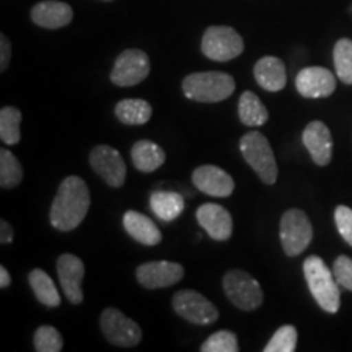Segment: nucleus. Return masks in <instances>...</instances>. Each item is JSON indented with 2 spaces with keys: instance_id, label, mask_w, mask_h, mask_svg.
Masks as SVG:
<instances>
[{
  "instance_id": "f257e3e1",
  "label": "nucleus",
  "mask_w": 352,
  "mask_h": 352,
  "mask_svg": "<svg viewBox=\"0 0 352 352\" xmlns=\"http://www.w3.org/2000/svg\"><path fill=\"white\" fill-rule=\"evenodd\" d=\"M90 189L80 176H67L59 184L50 210L51 226L59 232L77 228L90 209Z\"/></svg>"
},
{
  "instance_id": "f03ea898",
  "label": "nucleus",
  "mask_w": 352,
  "mask_h": 352,
  "mask_svg": "<svg viewBox=\"0 0 352 352\" xmlns=\"http://www.w3.org/2000/svg\"><path fill=\"white\" fill-rule=\"evenodd\" d=\"M303 276L316 303L328 314H338L341 307L340 284L327 263L320 256H308L303 261Z\"/></svg>"
},
{
  "instance_id": "7ed1b4c3",
  "label": "nucleus",
  "mask_w": 352,
  "mask_h": 352,
  "mask_svg": "<svg viewBox=\"0 0 352 352\" xmlns=\"http://www.w3.org/2000/svg\"><path fill=\"white\" fill-rule=\"evenodd\" d=\"M186 98L199 103H219L227 100L235 91V80L232 76L220 70L195 72L184 77L182 83Z\"/></svg>"
},
{
  "instance_id": "20e7f679",
  "label": "nucleus",
  "mask_w": 352,
  "mask_h": 352,
  "mask_svg": "<svg viewBox=\"0 0 352 352\" xmlns=\"http://www.w3.org/2000/svg\"><path fill=\"white\" fill-rule=\"evenodd\" d=\"M240 152L254 173L264 184H274L277 182V162L272 152L270 140L258 131L246 132L240 140Z\"/></svg>"
},
{
  "instance_id": "39448f33",
  "label": "nucleus",
  "mask_w": 352,
  "mask_h": 352,
  "mask_svg": "<svg viewBox=\"0 0 352 352\" xmlns=\"http://www.w3.org/2000/svg\"><path fill=\"white\" fill-rule=\"evenodd\" d=\"M279 236L284 253L287 256L294 258L302 254L314 239V227H311L308 215L300 209L285 210L280 217Z\"/></svg>"
},
{
  "instance_id": "423d86ee",
  "label": "nucleus",
  "mask_w": 352,
  "mask_h": 352,
  "mask_svg": "<svg viewBox=\"0 0 352 352\" xmlns=\"http://www.w3.org/2000/svg\"><path fill=\"white\" fill-rule=\"evenodd\" d=\"M223 292L233 305L243 311H253L263 305L264 292L261 285L246 271L232 270L223 276Z\"/></svg>"
},
{
  "instance_id": "0eeeda50",
  "label": "nucleus",
  "mask_w": 352,
  "mask_h": 352,
  "mask_svg": "<svg viewBox=\"0 0 352 352\" xmlns=\"http://www.w3.org/2000/svg\"><path fill=\"white\" fill-rule=\"evenodd\" d=\"M243 50V38L232 26H209L202 34L201 51L210 60L227 63L239 57Z\"/></svg>"
},
{
  "instance_id": "6e6552de",
  "label": "nucleus",
  "mask_w": 352,
  "mask_h": 352,
  "mask_svg": "<svg viewBox=\"0 0 352 352\" xmlns=\"http://www.w3.org/2000/svg\"><path fill=\"white\" fill-rule=\"evenodd\" d=\"M100 327L108 342L118 347H134L142 340V329L134 320L114 307L104 308Z\"/></svg>"
},
{
  "instance_id": "1a4fd4ad",
  "label": "nucleus",
  "mask_w": 352,
  "mask_h": 352,
  "mask_svg": "<svg viewBox=\"0 0 352 352\" xmlns=\"http://www.w3.org/2000/svg\"><path fill=\"white\" fill-rule=\"evenodd\" d=\"M173 310L192 324H212L219 320V310L208 297L196 290H178L171 300Z\"/></svg>"
},
{
  "instance_id": "9d476101",
  "label": "nucleus",
  "mask_w": 352,
  "mask_h": 352,
  "mask_svg": "<svg viewBox=\"0 0 352 352\" xmlns=\"http://www.w3.org/2000/svg\"><path fill=\"white\" fill-rule=\"evenodd\" d=\"M151 74V59L140 50H126L118 56L109 80L116 87H134Z\"/></svg>"
},
{
  "instance_id": "9b49d317",
  "label": "nucleus",
  "mask_w": 352,
  "mask_h": 352,
  "mask_svg": "<svg viewBox=\"0 0 352 352\" xmlns=\"http://www.w3.org/2000/svg\"><path fill=\"white\" fill-rule=\"evenodd\" d=\"M91 170L103 179L108 186L121 188L126 183L127 168L120 151L111 145H96L88 157Z\"/></svg>"
},
{
  "instance_id": "f8f14e48",
  "label": "nucleus",
  "mask_w": 352,
  "mask_h": 352,
  "mask_svg": "<svg viewBox=\"0 0 352 352\" xmlns=\"http://www.w3.org/2000/svg\"><path fill=\"white\" fill-rule=\"evenodd\" d=\"M184 267L179 263L151 261L144 263L135 270L138 283L148 290L165 289L183 279Z\"/></svg>"
},
{
  "instance_id": "ddd939ff",
  "label": "nucleus",
  "mask_w": 352,
  "mask_h": 352,
  "mask_svg": "<svg viewBox=\"0 0 352 352\" xmlns=\"http://www.w3.org/2000/svg\"><path fill=\"white\" fill-rule=\"evenodd\" d=\"M57 276L65 297L72 305L83 302L82 280L85 277V264L76 254L64 253L57 258Z\"/></svg>"
},
{
  "instance_id": "4468645a",
  "label": "nucleus",
  "mask_w": 352,
  "mask_h": 352,
  "mask_svg": "<svg viewBox=\"0 0 352 352\" xmlns=\"http://www.w3.org/2000/svg\"><path fill=\"white\" fill-rule=\"evenodd\" d=\"M296 88L303 98H328L336 90V78L324 67H305L297 74Z\"/></svg>"
},
{
  "instance_id": "2eb2a0df",
  "label": "nucleus",
  "mask_w": 352,
  "mask_h": 352,
  "mask_svg": "<svg viewBox=\"0 0 352 352\" xmlns=\"http://www.w3.org/2000/svg\"><path fill=\"white\" fill-rule=\"evenodd\" d=\"M196 219L199 226L208 232V235L215 241H227L233 233L232 214L223 206L208 202L199 206L196 210Z\"/></svg>"
},
{
  "instance_id": "dca6fc26",
  "label": "nucleus",
  "mask_w": 352,
  "mask_h": 352,
  "mask_svg": "<svg viewBox=\"0 0 352 352\" xmlns=\"http://www.w3.org/2000/svg\"><path fill=\"white\" fill-rule=\"evenodd\" d=\"M192 184L204 195L228 197L235 189V182L226 170L215 165H202L192 171Z\"/></svg>"
},
{
  "instance_id": "f3484780",
  "label": "nucleus",
  "mask_w": 352,
  "mask_h": 352,
  "mask_svg": "<svg viewBox=\"0 0 352 352\" xmlns=\"http://www.w3.org/2000/svg\"><path fill=\"white\" fill-rule=\"evenodd\" d=\"M302 140L311 160L318 166H327L333 158V135L329 127L321 121H311L303 129Z\"/></svg>"
},
{
  "instance_id": "a211bd4d",
  "label": "nucleus",
  "mask_w": 352,
  "mask_h": 352,
  "mask_svg": "<svg viewBox=\"0 0 352 352\" xmlns=\"http://www.w3.org/2000/svg\"><path fill=\"white\" fill-rule=\"evenodd\" d=\"M32 20L34 25L47 30H57L67 26L74 19V10L69 3L59 0H44L32 8Z\"/></svg>"
},
{
  "instance_id": "6ab92c4d",
  "label": "nucleus",
  "mask_w": 352,
  "mask_h": 352,
  "mask_svg": "<svg viewBox=\"0 0 352 352\" xmlns=\"http://www.w3.org/2000/svg\"><path fill=\"white\" fill-rule=\"evenodd\" d=\"M122 226H124L127 235L140 245L155 246L164 239L155 222L147 215L138 212V210H127L122 215Z\"/></svg>"
},
{
  "instance_id": "aec40b11",
  "label": "nucleus",
  "mask_w": 352,
  "mask_h": 352,
  "mask_svg": "<svg viewBox=\"0 0 352 352\" xmlns=\"http://www.w3.org/2000/svg\"><path fill=\"white\" fill-rule=\"evenodd\" d=\"M254 80L266 91H280L287 83V72L285 65L279 57L264 56L254 64L253 69Z\"/></svg>"
},
{
  "instance_id": "412c9836",
  "label": "nucleus",
  "mask_w": 352,
  "mask_h": 352,
  "mask_svg": "<svg viewBox=\"0 0 352 352\" xmlns=\"http://www.w3.org/2000/svg\"><path fill=\"white\" fill-rule=\"evenodd\" d=\"M131 158L135 170L142 171V173H152L165 164L166 155L160 145L148 139H142L132 145Z\"/></svg>"
},
{
  "instance_id": "4be33fe9",
  "label": "nucleus",
  "mask_w": 352,
  "mask_h": 352,
  "mask_svg": "<svg viewBox=\"0 0 352 352\" xmlns=\"http://www.w3.org/2000/svg\"><path fill=\"white\" fill-rule=\"evenodd\" d=\"M152 107L148 101L140 98H127L118 101L114 107V114L122 124L144 126L151 121Z\"/></svg>"
},
{
  "instance_id": "5701e85b",
  "label": "nucleus",
  "mask_w": 352,
  "mask_h": 352,
  "mask_svg": "<svg viewBox=\"0 0 352 352\" xmlns=\"http://www.w3.org/2000/svg\"><path fill=\"white\" fill-rule=\"evenodd\" d=\"M151 209L158 219L171 222L184 210V197L176 191H153L151 195Z\"/></svg>"
},
{
  "instance_id": "b1692460",
  "label": "nucleus",
  "mask_w": 352,
  "mask_h": 352,
  "mask_svg": "<svg viewBox=\"0 0 352 352\" xmlns=\"http://www.w3.org/2000/svg\"><path fill=\"white\" fill-rule=\"evenodd\" d=\"M239 118L241 124L259 127L270 120V111L258 95H254L253 91H243L239 100Z\"/></svg>"
},
{
  "instance_id": "393cba45",
  "label": "nucleus",
  "mask_w": 352,
  "mask_h": 352,
  "mask_svg": "<svg viewBox=\"0 0 352 352\" xmlns=\"http://www.w3.org/2000/svg\"><path fill=\"white\" fill-rule=\"evenodd\" d=\"M28 283L38 302L43 303L44 307L54 308L60 305V296L50 274H46L43 270H33L28 274Z\"/></svg>"
},
{
  "instance_id": "a878e982",
  "label": "nucleus",
  "mask_w": 352,
  "mask_h": 352,
  "mask_svg": "<svg viewBox=\"0 0 352 352\" xmlns=\"http://www.w3.org/2000/svg\"><path fill=\"white\" fill-rule=\"evenodd\" d=\"M333 60L338 78L346 85H352V39L341 38L334 44Z\"/></svg>"
},
{
  "instance_id": "bb28decb",
  "label": "nucleus",
  "mask_w": 352,
  "mask_h": 352,
  "mask_svg": "<svg viewBox=\"0 0 352 352\" xmlns=\"http://www.w3.org/2000/svg\"><path fill=\"white\" fill-rule=\"evenodd\" d=\"M23 179V168L20 160L10 151H0V188L13 189Z\"/></svg>"
},
{
  "instance_id": "cd10ccee",
  "label": "nucleus",
  "mask_w": 352,
  "mask_h": 352,
  "mask_svg": "<svg viewBox=\"0 0 352 352\" xmlns=\"http://www.w3.org/2000/svg\"><path fill=\"white\" fill-rule=\"evenodd\" d=\"M21 111L19 108L3 107L0 109V139L7 145H16L21 139Z\"/></svg>"
},
{
  "instance_id": "c85d7f7f",
  "label": "nucleus",
  "mask_w": 352,
  "mask_h": 352,
  "mask_svg": "<svg viewBox=\"0 0 352 352\" xmlns=\"http://www.w3.org/2000/svg\"><path fill=\"white\" fill-rule=\"evenodd\" d=\"M297 349V329L292 324H284L272 334L264 346V352H294Z\"/></svg>"
},
{
  "instance_id": "c756f323",
  "label": "nucleus",
  "mask_w": 352,
  "mask_h": 352,
  "mask_svg": "<svg viewBox=\"0 0 352 352\" xmlns=\"http://www.w3.org/2000/svg\"><path fill=\"white\" fill-rule=\"evenodd\" d=\"M202 352H239V338L235 333L228 329H220V331L210 334V336L202 342Z\"/></svg>"
},
{
  "instance_id": "7c9ffc66",
  "label": "nucleus",
  "mask_w": 352,
  "mask_h": 352,
  "mask_svg": "<svg viewBox=\"0 0 352 352\" xmlns=\"http://www.w3.org/2000/svg\"><path fill=\"white\" fill-rule=\"evenodd\" d=\"M33 344L34 351L38 352H60L63 351L64 341L60 333L54 327L44 324V327H39L34 331Z\"/></svg>"
},
{
  "instance_id": "2f4dec72",
  "label": "nucleus",
  "mask_w": 352,
  "mask_h": 352,
  "mask_svg": "<svg viewBox=\"0 0 352 352\" xmlns=\"http://www.w3.org/2000/svg\"><path fill=\"white\" fill-rule=\"evenodd\" d=\"M333 274L336 277L338 284L352 292V259L346 254H341L334 259Z\"/></svg>"
},
{
  "instance_id": "473e14b6",
  "label": "nucleus",
  "mask_w": 352,
  "mask_h": 352,
  "mask_svg": "<svg viewBox=\"0 0 352 352\" xmlns=\"http://www.w3.org/2000/svg\"><path fill=\"white\" fill-rule=\"evenodd\" d=\"M334 222L338 232L349 246H352V209L347 206H338L334 210Z\"/></svg>"
},
{
  "instance_id": "72a5a7b5",
  "label": "nucleus",
  "mask_w": 352,
  "mask_h": 352,
  "mask_svg": "<svg viewBox=\"0 0 352 352\" xmlns=\"http://www.w3.org/2000/svg\"><path fill=\"white\" fill-rule=\"evenodd\" d=\"M12 57V46L6 34H0V70L6 72Z\"/></svg>"
},
{
  "instance_id": "f704fd0d",
  "label": "nucleus",
  "mask_w": 352,
  "mask_h": 352,
  "mask_svg": "<svg viewBox=\"0 0 352 352\" xmlns=\"http://www.w3.org/2000/svg\"><path fill=\"white\" fill-rule=\"evenodd\" d=\"M13 241V228L6 219L0 220V243L8 245Z\"/></svg>"
},
{
  "instance_id": "c9c22d12",
  "label": "nucleus",
  "mask_w": 352,
  "mask_h": 352,
  "mask_svg": "<svg viewBox=\"0 0 352 352\" xmlns=\"http://www.w3.org/2000/svg\"><path fill=\"white\" fill-rule=\"evenodd\" d=\"M12 284V277L8 274L7 267L0 266V289H7Z\"/></svg>"
}]
</instances>
